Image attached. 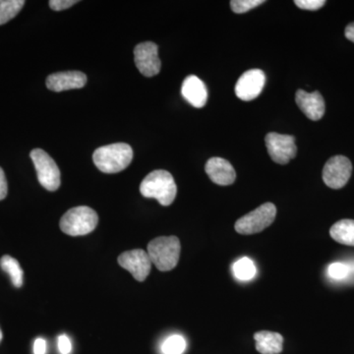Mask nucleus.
<instances>
[{"instance_id": "obj_1", "label": "nucleus", "mask_w": 354, "mask_h": 354, "mask_svg": "<svg viewBox=\"0 0 354 354\" xmlns=\"http://www.w3.org/2000/svg\"><path fill=\"white\" fill-rule=\"evenodd\" d=\"M140 192L146 198L158 200L162 206H169L176 197L177 187L169 171L158 169L149 174L140 184Z\"/></svg>"}, {"instance_id": "obj_2", "label": "nucleus", "mask_w": 354, "mask_h": 354, "mask_svg": "<svg viewBox=\"0 0 354 354\" xmlns=\"http://www.w3.org/2000/svg\"><path fill=\"white\" fill-rule=\"evenodd\" d=\"M133 150L125 143L101 147L93 153V160L97 169L104 174H116L131 164Z\"/></svg>"}, {"instance_id": "obj_3", "label": "nucleus", "mask_w": 354, "mask_h": 354, "mask_svg": "<svg viewBox=\"0 0 354 354\" xmlns=\"http://www.w3.org/2000/svg\"><path fill=\"white\" fill-rule=\"evenodd\" d=\"M180 251V241L176 236H160L150 241L147 253L158 270L169 272L176 267Z\"/></svg>"}, {"instance_id": "obj_4", "label": "nucleus", "mask_w": 354, "mask_h": 354, "mask_svg": "<svg viewBox=\"0 0 354 354\" xmlns=\"http://www.w3.org/2000/svg\"><path fill=\"white\" fill-rule=\"evenodd\" d=\"M99 216L94 209L81 206L70 209L60 220V230L65 234L80 236L91 234L97 227Z\"/></svg>"}, {"instance_id": "obj_5", "label": "nucleus", "mask_w": 354, "mask_h": 354, "mask_svg": "<svg viewBox=\"0 0 354 354\" xmlns=\"http://www.w3.org/2000/svg\"><path fill=\"white\" fill-rule=\"evenodd\" d=\"M277 208L272 203H265L262 206L242 216L235 223L234 228L239 234H259L276 220Z\"/></svg>"}, {"instance_id": "obj_6", "label": "nucleus", "mask_w": 354, "mask_h": 354, "mask_svg": "<svg viewBox=\"0 0 354 354\" xmlns=\"http://www.w3.org/2000/svg\"><path fill=\"white\" fill-rule=\"evenodd\" d=\"M39 183L46 190L57 191L60 186V171L57 162L41 149H34L30 153Z\"/></svg>"}, {"instance_id": "obj_7", "label": "nucleus", "mask_w": 354, "mask_h": 354, "mask_svg": "<svg viewBox=\"0 0 354 354\" xmlns=\"http://www.w3.org/2000/svg\"><path fill=\"white\" fill-rule=\"evenodd\" d=\"M265 140L268 153L277 164H288L297 156V148L295 137L271 132L267 134Z\"/></svg>"}, {"instance_id": "obj_8", "label": "nucleus", "mask_w": 354, "mask_h": 354, "mask_svg": "<svg viewBox=\"0 0 354 354\" xmlns=\"http://www.w3.org/2000/svg\"><path fill=\"white\" fill-rule=\"evenodd\" d=\"M353 172L351 160L344 156L330 158L323 169V180L332 189H341L346 183Z\"/></svg>"}, {"instance_id": "obj_9", "label": "nucleus", "mask_w": 354, "mask_h": 354, "mask_svg": "<svg viewBox=\"0 0 354 354\" xmlns=\"http://www.w3.org/2000/svg\"><path fill=\"white\" fill-rule=\"evenodd\" d=\"M118 263L138 281H144L148 278L153 265L148 253L143 249H134L121 254Z\"/></svg>"}, {"instance_id": "obj_10", "label": "nucleus", "mask_w": 354, "mask_h": 354, "mask_svg": "<svg viewBox=\"0 0 354 354\" xmlns=\"http://www.w3.org/2000/svg\"><path fill=\"white\" fill-rule=\"evenodd\" d=\"M135 64L140 73L146 77L158 75L160 71V58H158V48L152 41H145L139 44L134 50Z\"/></svg>"}, {"instance_id": "obj_11", "label": "nucleus", "mask_w": 354, "mask_h": 354, "mask_svg": "<svg viewBox=\"0 0 354 354\" xmlns=\"http://www.w3.org/2000/svg\"><path fill=\"white\" fill-rule=\"evenodd\" d=\"M266 75L260 69H251L242 74L235 85V95L242 101H253L265 87Z\"/></svg>"}, {"instance_id": "obj_12", "label": "nucleus", "mask_w": 354, "mask_h": 354, "mask_svg": "<svg viewBox=\"0 0 354 354\" xmlns=\"http://www.w3.org/2000/svg\"><path fill=\"white\" fill-rule=\"evenodd\" d=\"M295 101L298 108L309 120H320L325 114V101L320 93H308L304 90H298L295 95Z\"/></svg>"}, {"instance_id": "obj_13", "label": "nucleus", "mask_w": 354, "mask_h": 354, "mask_svg": "<svg viewBox=\"0 0 354 354\" xmlns=\"http://www.w3.org/2000/svg\"><path fill=\"white\" fill-rule=\"evenodd\" d=\"M87 83V76L80 71H64L53 73L46 79V87L53 92L81 88Z\"/></svg>"}, {"instance_id": "obj_14", "label": "nucleus", "mask_w": 354, "mask_h": 354, "mask_svg": "<svg viewBox=\"0 0 354 354\" xmlns=\"http://www.w3.org/2000/svg\"><path fill=\"white\" fill-rule=\"evenodd\" d=\"M205 171L214 183L221 186L230 185L236 178L234 167L225 158H209L205 167Z\"/></svg>"}, {"instance_id": "obj_15", "label": "nucleus", "mask_w": 354, "mask_h": 354, "mask_svg": "<svg viewBox=\"0 0 354 354\" xmlns=\"http://www.w3.org/2000/svg\"><path fill=\"white\" fill-rule=\"evenodd\" d=\"M181 95L191 106L201 109L207 104L208 91L206 85L195 75L186 77L181 87Z\"/></svg>"}, {"instance_id": "obj_16", "label": "nucleus", "mask_w": 354, "mask_h": 354, "mask_svg": "<svg viewBox=\"0 0 354 354\" xmlns=\"http://www.w3.org/2000/svg\"><path fill=\"white\" fill-rule=\"evenodd\" d=\"M256 349L261 354H279L283 348V337L279 333L261 330L254 335Z\"/></svg>"}, {"instance_id": "obj_17", "label": "nucleus", "mask_w": 354, "mask_h": 354, "mask_svg": "<svg viewBox=\"0 0 354 354\" xmlns=\"http://www.w3.org/2000/svg\"><path fill=\"white\" fill-rule=\"evenodd\" d=\"M330 235L337 243L354 246V221L346 218L337 221L330 227Z\"/></svg>"}, {"instance_id": "obj_18", "label": "nucleus", "mask_w": 354, "mask_h": 354, "mask_svg": "<svg viewBox=\"0 0 354 354\" xmlns=\"http://www.w3.org/2000/svg\"><path fill=\"white\" fill-rule=\"evenodd\" d=\"M0 267L6 274L10 277L12 285L15 288H20L23 286V279H24V272L22 268L15 258L9 255H4L0 259Z\"/></svg>"}, {"instance_id": "obj_19", "label": "nucleus", "mask_w": 354, "mask_h": 354, "mask_svg": "<svg viewBox=\"0 0 354 354\" xmlns=\"http://www.w3.org/2000/svg\"><path fill=\"white\" fill-rule=\"evenodd\" d=\"M24 0H0V25L12 20L22 10Z\"/></svg>"}, {"instance_id": "obj_20", "label": "nucleus", "mask_w": 354, "mask_h": 354, "mask_svg": "<svg viewBox=\"0 0 354 354\" xmlns=\"http://www.w3.org/2000/svg\"><path fill=\"white\" fill-rule=\"evenodd\" d=\"M234 274L239 281H248L252 279L256 274L253 261L247 257L236 261L234 265Z\"/></svg>"}, {"instance_id": "obj_21", "label": "nucleus", "mask_w": 354, "mask_h": 354, "mask_svg": "<svg viewBox=\"0 0 354 354\" xmlns=\"http://www.w3.org/2000/svg\"><path fill=\"white\" fill-rule=\"evenodd\" d=\"M185 339L180 335H171L162 344L164 354H183L186 349Z\"/></svg>"}, {"instance_id": "obj_22", "label": "nucleus", "mask_w": 354, "mask_h": 354, "mask_svg": "<svg viewBox=\"0 0 354 354\" xmlns=\"http://www.w3.org/2000/svg\"><path fill=\"white\" fill-rule=\"evenodd\" d=\"M263 3H265L264 0H232L230 1V7L234 13L241 14L248 12Z\"/></svg>"}, {"instance_id": "obj_23", "label": "nucleus", "mask_w": 354, "mask_h": 354, "mask_svg": "<svg viewBox=\"0 0 354 354\" xmlns=\"http://www.w3.org/2000/svg\"><path fill=\"white\" fill-rule=\"evenodd\" d=\"M349 274H351V267L344 263H333L328 268V274L330 279H335V281L346 279Z\"/></svg>"}, {"instance_id": "obj_24", "label": "nucleus", "mask_w": 354, "mask_h": 354, "mask_svg": "<svg viewBox=\"0 0 354 354\" xmlns=\"http://www.w3.org/2000/svg\"><path fill=\"white\" fill-rule=\"evenodd\" d=\"M295 3L304 10L316 11L322 8L326 1L325 0H295Z\"/></svg>"}, {"instance_id": "obj_25", "label": "nucleus", "mask_w": 354, "mask_h": 354, "mask_svg": "<svg viewBox=\"0 0 354 354\" xmlns=\"http://www.w3.org/2000/svg\"><path fill=\"white\" fill-rule=\"evenodd\" d=\"M77 0H50V8L55 11H62L65 9H68L70 7L73 6L77 3Z\"/></svg>"}, {"instance_id": "obj_26", "label": "nucleus", "mask_w": 354, "mask_h": 354, "mask_svg": "<svg viewBox=\"0 0 354 354\" xmlns=\"http://www.w3.org/2000/svg\"><path fill=\"white\" fill-rule=\"evenodd\" d=\"M58 351L62 354H69L72 351L71 341L66 335H62L57 339Z\"/></svg>"}, {"instance_id": "obj_27", "label": "nucleus", "mask_w": 354, "mask_h": 354, "mask_svg": "<svg viewBox=\"0 0 354 354\" xmlns=\"http://www.w3.org/2000/svg\"><path fill=\"white\" fill-rule=\"evenodd\" d=\"M7 193H8V185H7L6 174L0 167V201L6 199Z\"/></svg>"}, {"instance_id": "obj_28", "label": "nucleus", "mask_w": 354, "mask_h": 354, "mask_svg": "<svg viewBox=\"0 0 354 354\" xmlns=\"http://www.w3.org/2000/svg\"><path fill=\"white\" fill-rule=\"evenodd\" d=\"M46 342L41 337H39L34 342V354H46Z\"/></svg>"}, {"instance_id": "obj_29", "label": "nucleus", "mask_w": 354, "mask_h": 354, "mask_svg": "<svg viewBox=\"0 0 354 354\" xmlns=\"http://www.w3.org/2000/svg\"><path fill=\"white\" fill-rule=\"evenodd\" d=\"M346 39H348L349 41H353L354 43V22L349 24L348 27L346 28Z\"/></svg>"}, {"instance_id": "obj_30", "label": "nucleus", "mask_w": 354, "mask_h": 354, "mask_svg": "<svg viewBox=\"0 0 354 354\" xmlns=\"http://www.w3.org/2000/svg\"><path fill=\"white\" fill-rule=\"evenodd\" d=\"M2 337H3V335H2L1 329H0V342L2 341Z\"/></svg>"}]
</instances>
